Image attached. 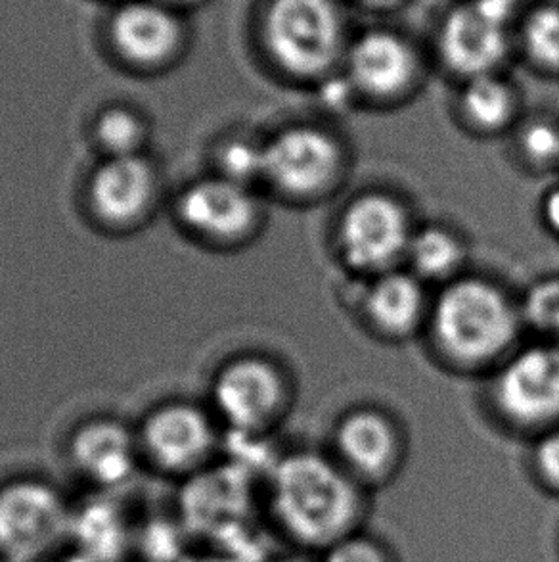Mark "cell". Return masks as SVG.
<instances>
[{
  "instance_id": "7a4b0ae2",
  "label": "cell",
  "mask_w": 559,
  "mask_h": 562,
  "mask_svg": "<svg viewBox=\"0 0 559 562\" xmlns=\"http://www.w3.org/2000/svg\"><path fill=\"white\" fill-rule=\"evenodd\" d=\"M523 328L520 300L497 279L468 271L435 289L423 336L456 373L491 374L520 348Z\"/></svg>"
},
{
  "instance_id": "5b68a950",
  "label": "cell",
  "mask_w": 559,
  "mask_h": 562,
  "mask_svg": "<svg viewBox=\"0 0 559 562\" xmlns=\"http://www.w3.org/2000/svg\"><path fill=\"white\" fill-rule=\"evenodd\" d=\"M433 61L407 31L389 23L355 30L340 77L356 104L391 110L417 99L427 83Z\"/></svg>"
},
{
  "instance_id": "ffe728a7",
  "label": "cell",
  "mask_w": 559,
  "mask_h": 562,
  "mask_svg": "<svg viewBox=\"0 0 559 562\" xmlns=\"http://www.w3.org/2000/svg\"><path fill=\"white\" fill-rule=\"evenodd\" d=\"M514 56L531 74L559 79V0H531L517 15Z\"/></svg>"
},
{
  "instance_id": "30bf717a",
  "label": "cell",
  "mask_w": 559,
  "mask_h": 562,
  "mask_svg": "<svg viewBox=\"0 0 559 562\" xmlns=\"http://www.w3.org/2000/svg\"><path fill=\"white\" fill-rule=\"evenodd\" d=\"M292 376L278 361L250 353L228 361L213 382V403L225 425L243 438H265L294 407Z\"/></svg>"
},
{
  "instance_id": "9a60e30c",
  "label": "cell",
  "mask_w": 559,
  "mask_h": 562,
  "mask_svg": "<svg viewBox=\"0 0 559 562\" xmlns=\"http://www.w3.org/2000/svg\"><path fill=\"white\" fill-rule=\"evenodd\" d=\"M115 53L137 68L153 69L173 61L184 46V23L161 0H127L110 18Z\"/></svg>"
},
{
  "instance_id": "e0dca14e",
  "label": "cell",
  "mask_w": 559,
  "mask_h": 562,
  "mask_svg": "<svg viewBox=\"0 0 559 562\" xmlns=\"http://www.w3.org/2000/svg\"><path fill=\"white\" fill-rule=\"evenodd\" d=\"M453 112L471 137H510L525 117V97L507 69L494 71L456 85Z\"/></svg>"
},
{
  "instance_id": "8992f818",
  "label": "cell",
  "mask_w": 559,
  "mask_h": 562,
  "mask_svg": "<svg viewBox=\"0 0 559 562\" xmlns=\"http://www.w3.org/2000/svg\"><path fill=\"white\" fill-rule=\"evenodd\" d=\"M418 221L409 202L387 189L356 192L333 223V250L361 281L404 267Z\"/></svg>"
},
{
  "instance_id": "4316f807",
  "label": "cell",
  "mask_w": 559,
  "mask_h": 562,
  "mask_svg": "<svg viewBox=\"0 0 559 562\" xmlns=\"http://www.w3.org/2000/svg\"><path fill=\"white\" fill-rule=\"evenodd\" d=\"M538 221L546 235L559 240V183H554L538 200Z\"/></svg>"
},
{
  "instance_id": "cb8c5ba5",
  "label": "cell",
  "mask_w": 559,
  "mask_h": 562,
  "mask_svg": "<svg viewBox=\"0 0 559 562\" xmlns=\"http://www.w3.org/2000/svg\"><path fill=\"white\" fill-rule=\"evenodd\" d=\"M320 562H402L391 541L364 528L318 555Z\"/></svg>"
},
{
  "instance_id": "8fae6325",
  "label": "cell",
  "mask_w": 559,
  "mask_h": 562,
  "mask_svg": "<svg viewBox=\"0 0 559 562\" xmlns=\"http://www.w3.org/2000/svg\"><path fill=\"white\" fill-rule=\"evenodd\" d=\"M409 434L378 405H355L333 423L328 451L370 494L391 486L409 461Z\"/></svg>"
},
{
  "instance_id": "d6986e66",
  "label": "cell",
  "mask_w": 559,
  "mask_h": 562,
  "mask_svg": "<svg viewBox=\"0 0 559 562\" xmlns=\"http://www.w3.org/2000/svg\"><path fill=\"white\" fill-rule=\"evenodd\" d=\"M469 244L460 228L446 221L418 223L410 238L404 267L430 289L468 273Z\"/></svg>"
},
{
  "instance_id": "1f68e13d",
  "label": "cell",
  "mask_w": 559,
  "mask_h": 562,
  "mask_svg": "<svg viewBox=\"0 0 559 562\" xmlns=\"http://www.w3.org/2000/svg\"><path fill=\"white\" fill-rule=\"evenodd\" d=\"M179 562H236L235 559H230L228 555H192L189 559H181Z\"/></svg>"
},
{
  "instance_id": "484cf974",
  "label": "cell",
  "mask_w": 559,
  "mask_h": 562,
  "mask_svg": "<svg viewBox=\"0 0 559 562\" xmlns=\"http://www.w3.org/2000/svg\"><path fill=\"white\" fill-rule=\"evenodd\" d=\"M529 471L533 482L545 494L559 499V426L533 438Z\"/></svg>"
},
{
  "instance_id": "5bb4252c",
  "label": "cell",
  "mask_w": 559,
  "mask_h": 562,
  "mask_svg": "<svg viewBox=\"0 0 559 562\" xmlns=\"http://www.w3.org/2000/svg\"><path fill=\"white\" fill-rule=\"evenodd\" d=\"M433 294L407 267L363 281L358 313L372 336L389 344H404L422 336L430 319Z\"/></svg>"
},
{
  "instance_id": "603a6c76",
  "label": "cell",
  "mask_w": 559,
  "mask_h": 562,
  "mask_svg": "<svg viewBox=\"0 0 559 562\" xmlns=\"http://www.w3.org/2000/svg\"><path fill=\"white\" fill-rule=\"evenodd\" d=\"M219 173L236 183L253 187L263 183V140L235 137L219 148Z\"/></svg>"
},
{
  "instance_id": "4fadbf2b",
  "label": "cell",
  "mask_w": 559,
  "mask_h": 562,
  "mask_svg": "<svg viewBox=\"0 0 559 562\" xmlns=\"http://www.w3.org/2000/svg\"><path fill=\"white\" fill-rule=\"evenodd\" d=\"M140 457L173 479H194L213 464L219 434L213 418L190 403H169L146 418L138 434Z\"/></svg>"
},
{
  "instance_id": "52a82bcc",
  "label": "cell",
  "mask_w": 559,
  "mask_h": 562,
  "mask_svg": "<svg viewBox=\"0 0 559 562\" xmlns=\"http://www.w3.org/2000/svg\"><path fill=\"white\" fill-rule=\"evenodd\" d=\"M433 68L454 85L494 71L514 60V23L481 0H454L437 15L431 33Z\"/></svg>"
},
{
  "instance_id": "d4e9b609",
  "label": "cell",
  "mask_w": 559,
  "mask_h": 562,
  "mask_svg": "<svg viewBox=\"0 0 559 562\" xmlns=\"http://www.w3.org/2000/svg\"><path fill=\"white\" fill-rule=\"evenodd\" d=\"M525 327L556 336L559 327V277L538 281L527 296L520 300Z\"/></svg>"
},
{
  "instance_id": "ac0fdd59",
  "label": "cell",
  "mask_w": 559,
  "mask_h": 562,
  "mask_svg": "<svg viewBox=\"0 0 559 562\" xmlns=\"http://www.w3.org/2000/svg\"><path fill=\"white\" fill-rule=\"evenodd\" d=\"M69 461L87 484L99 490L122 486L140 463L138 436L115 420H92L69 440Z\"/></svg>"
},
{
  "instance_id": "9c48e42d",
  "label": "cell",
  "mask_w": 559,
  "mask_h": 562,
  "mask_svg": "<svg viewBox=\"0 0 559 562\" xmlns=\"http://www.w3.org/2000/svg\"><path fill=\"white\" fill-rule=\"evenodd\" d=\"M73 520L76 510L50 482H7L0 486V561H48L68 548Z\"/></svg>"
},
{
  "instance_id": "6da1fadb",
  "label": "cell",
  "mask_w": 559,
  "mask_h": 562,
  "mask_svg": "<svg viewBox=\"0 0 559 562\" xmlns=\"http://www.w3.org/2000/svg\"><path fill=\"white\" fill-rule=\"evenodd\" d=\"M266 510L289 548L322 555L366 528L372 494L328 449H287L266 469Z\"/></svg>"
},
{
  "instance_id": "4dcf8cb0",
  "label": "cell",
  "mask_w": 559,
  "mask_h": 562,
  "mask_svg": "<svg viewBox=\"0 0 559 562\" xmlns=\"http://www.w3.org/2000/svg\"><path fill=\"white\" fill-rule=\"evenodd\" d=\"M46 562H99L91 559L89 555H84L83 551H79L76 549L73 553H68L66 555V549H61L60 553H56V555L50 557Z\"/></svg>"
},
{
  "instance_id": "7c38bea8",
  "label": "cell",
  "mask_w": 559,
  "mask_h": 562,
  "mask_svg": "<svg viewBox=\"0 0 559 562\" xmlns=\"http://www.w3.org/2000/svg\"><path fill=\"white\" fill-rule=\"evenodd\" d=\"M176 215L192 235L219 246H243L263 231L266 210L258 190L213 176L182 190Z\"/></svg>"
},
{
  "instance_id": "277c9868",
  "label": "cell",
  "mask_w": 559,
  "mask_h": 562,
  "mask_svg": "<svg viewBox=\"0 0 559 562\" xmlns=\"http://www.w3.org/2000/svg\"><path fill=\"white\" fill-rule=\"evenodd\" d=\"M351 168L345 138L322 123H286L263 140L261 184L286 204H324L340 194Z\"/></svg>"
},
{
  "instance_id": "f1b7e54d",
  "label": "cell",
  "mask_w": 559,
  "mask_h": 562,
  "mask_svg": "<svg viewBox=\"0 0 559 562\" xmlns=\"http://www.w3.org/2000/svg\"><path fill=\"white\" fill-rule=\"evenodd\" d=\"M484 7L491 8L492 12L502 15L504 20L514 23L517 15L522 14L531 0H481Z\"/></svg>"
},
{
  "instance_id": "d6a6232c",
  "label": "cell",
  "mask_w": 559,
  "mask_h": 562,
  "mask_svg": "<svg viewBox=\"0 0 559 562\" xmlns=\"http://www.w3.org/2000/svg\"><path fill=\"white\" fill-rule=\"evenodd\" d=\"M161 2H166L169 7H196V4H202L205 0H161Z\"/></svg>"
},
{
  "instance_id": "3957f363",
  "label": "cell",
  "mask_w": 559,
  "mask_h": 562,
  "mask_svg": "<svg viewBox=\"0 0 559 562\" xmlns=\"http://www.w3.org/2000/svg\"><path fill=\"white\" fill-rule=\"evenodd\" d=\"M345 0H261L259 53L284 83L312 89L340 76L353 38Z\"/></svg>"
},
{
  "instance_id": "f546056e",
  "label": "cell",
  "mask_w": 559,
  "mask_h": 562,
  "mask_svg": "<svg viewBox=\"0 0 559 562\" xmlns=\"http://www.w3.org/2000/svg\"><path fill=\"white\" fill-rule=\"evenodd\" d=\"M261 562H320L318 555L307 553V551H299V549H292L287 553H278V555H271L265 561Z\"/></svg>"
},
{
  "instance_id": "2e32d148",
  "label": "cell",
  "mask_w": 559,
  "mask_h": 562,
  "mask_svg": "<svg viewBox=\"0 0 559 562\" xmlns=\"http://www.w3.org/2000/svg\"><path fill=\"white\" fill-rule=\"evenodd\" d=\"M158 192V173L144 154L106 158L92 173V212L112 227H127L150 212Z\"/></svg>"
},
{
  "instance_id": "44dd1931",
  "label": "cell",
  "mask_w": 559,
  "mask_h": 562,
  "mask_svg": "<svg viewBox=\"0 0 559 562\" xmlns=\"http://www.w3.org/2000/svg\"><path fill=\"white\" fill-rule=\"evenodd\" d=\"M512 137L515 160L535 176L559 173V120L552 115H525Z\"/></svg>"
},
{
  "instance_id": "ba28073f",
  "label": "cell",
  "mask_w": 559,
  "mask_h": 562,
  "mask_svg": "<svg viewBox=\"0 0 559 562\" xmlns=\"http://www.w3.org/2000/svg\"><path fill=\"white\" fill-rule=\"evenodd\" d=\"M489 397L512 432L537 438L559 426V342L520 346L492 371Z\"/></svg>"
},
{
  "instance_id": "7402d4cb",
  "label": "cell",
  "mask_w": 559,
  "mask_h": 562,
  "mask_svg": "<svg viewBox=\"0 0 559 562\" xmlns=\"http://www.w3.org/2000/svg\"><path fill=\"white\" fill-rule=\"evenodd\" d=\"M94 138L107 158L138 156L146 143V125L142 117L129 108H110L99 115Z\"/></svg>"
},
{
  "instance_id": "83f0119b",
  "label": "cell",
  "mask_w": 559,
  "mask_h": 562,
  "mask_svg": "<svg viewBox=\"0 0 559 562\" xmlns=\"http://www.w3.org/2000/svg\"><path fill=\"white\" fill-rule=\"evenodd\" d=\"M349 8H355L372 18H389L412 7L417 0H345Z\"/></svg>"
}]
</instances>
